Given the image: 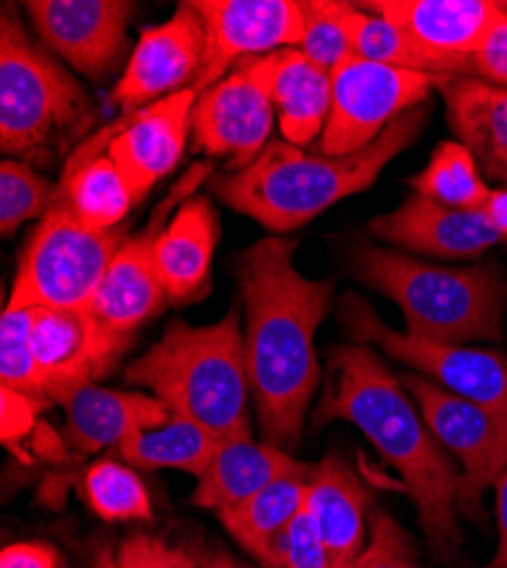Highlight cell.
<instances>
[{
  "instance_id": "cell-32",
  "label": "cell",
  "mask_w": 507,
  "mask_h": 568,
  "mask_svg": "<svg viewBox=\"0 0 507 568\" xmlns=\"http://www.w3.org/2000/svg\"><path fill=\"white\" fill-rule=\"evenodd\" d=\"M30 327L32 310L6 307L3 321H0V381H3V389L43 405L51 403V398L30 348Z\"/></svg>"
},
{
  "instance_id": "cell-33",
  "label": "cell",
  "mask_w": 507,
  "mask_h": 568,
  "mask_svg": "<svg viewBox=\"0 0 507 568\" xmlns=\"http://www.w3.org/2000/svg\"><path fill=\"white\" fill-rule=\"evenodd\" d=\"M58 184L19 160L0 164V230L12 234L30 219L43 216L55 201Z\"/></svg>"
},
{
  "instance_id": "cell-43",
  "label": "cell",
  "mask_w": 507,
  "mask_h": 568,
  "mask_svg": "<svg viewBox=\"0 0 507 568\" xmlns=\"http://www.w3.org/2000/svg\"><path fill=\"white\" fill-rule=\"evenodd\" d=\"M91 568H116V555L105 546L97 552V559H94V566Z\"/></svg>"
},
{
  "instance_id": "cell-2",
  "label": "cell",
  "mask_w": 507,
  "mask_h": 568,
  "mask_svg": "<svg viewBox=\"0 0 507 568\" xmlns=\"http://www.w3.org/2000/svg\"><path fill=\"white\" fill-rule=\"evenodd\" d=\"M348 420L374 444L405 483L433 555L453 564L463 546L457 524L459 470L437 442L409 392L374 346L331 348V383L314 409L312 425Z\"/></svg>"
},
{
  "instance_id": "cell-31",
  "label": "cell",
  "mask_w": 507,
  "mask_h": 568,
  "mask_svg": "<svg viewBox=\"0 0 507 568\" xmlns=\"http://www.w3.org/2000/svg\"><path fill=\"white\" fill-rule=\"evenodd\" d=\"M82 496L89 509L103 520H149L153 516L151 498L136 473L112 459L91 464L82 478Z\"/></svg>"
},
{
  "instance_id": "cell-26",
  "label": "cell",
  "mask_w": 507,
  "mask_h": 568,
  "mask_svg": "<svg viewBox=\"0 0 507 568\" xmlns=\"http://www.w3.org/2000/svg\"><path fill=\"white\" fill-rule=\"evenodd\" d=\"M216 246V219L205 199L180 205L155 242V262L171 303H190L203 294Z\"/></svg>"
},
{
  "instance_id": "cell-37",
  "label": "cell",
  "mask_w": 507,
  "mask_h": 568,
  "mask_svg": "<svg viewBox=\"0 0 507 568\" xmlns=\"http://www.w3.org/2000/svg\"><path fill=\"white\" fill-rule=\"evenodd\" d=\"M116 568H210V564L160 537L134 535L121 544Z\"/></svg>"
},
{
  "instance_id": "cell-38",
  "label": "cell",
  "mask_w": 507,
  "mask_h": 568,
  "mask_svg": "<svg viewBox=\"0 0 507 568\" xmlns=\"http://www.w3.org/2000/svg\"><path fill=\"white\" fill-rule=\"evenodd\" d=\"M471 78L507 89V14H503L478 53L471 58Z\"/></svg>"
},
{
  "instance_id": "cell-23",
  "label": "cell",
  "mask_w": 507,
  "mask_h": 568,
  "mask_svg": "<svg viewBox=\"0 0 507 568\" xmlns=\"http://www.w3.org/2000/svg\"><path fill=\"white\" fill-rule=\"evenodd\" d=\"M108 128L91 134L71 153L58 182L53 205H62L89 230L110 232L136 205L132 189L105 151Z\"/></svg>"
},
{
  "instance_id": "cell-30",
  "label": "cell",
  "mask_w": 507,
  "mask_h": 568,
  "mask_svg": "<svg viewBox=\"0 0 507 568\" xmlns=\"http://www.w3.org/2000/svg\"><path fill=\"white\" fill-rule=\"evenodd\" d=\"M409 186L414 194L453 210H483L491 194L463 141H442L422 173L409 178Z\"/></svg>"
},
{
  "instance_id": "cell-22",
  "label": "cell",
  "mask_w": 507,
  "mask_h": 568,
  "mask_svg": "<svg viewBox=\"0 0 507 568\" xmlns=\"http://www.w3.org/2000/svg\"><path fill=\"white\" fill-rule=\"evenodd\" d=\"M307 511L324 539L333 568H353L368 541L372 491L339 457L321 459L312 468Z\"/></svg>"
},
{
  "instance_id": "cell-5",
  "label": "cell",
  "mask_w": 507,
  "mask_h": 568,
  "mask_svg": "<svg viewBox=\"0 0 507 568\" xmlns=\"http://www.w3.org/2000/svg\"><path fill=\"white\" fill-rule=\"evenodd\" d=\"M351 271L400 307L414 337L453 346L500 339L507 277L496 266L453 268L357 244Z\"/></svg>"
},
{
  "instance_id": "cell-35",
  "label": "cell",
  "mask_w": 507,
  "mask_h": 568,
  "mask_svg": "<svg viewBox=\"0 0 507 568\" xmlns=\"http://www.w3.org/2000/svg\"><path fill=\"white\" fill-rule=\"evenodd\" d=\"M353 568H424V564L417 546L396 520L383 509H372L368 541Z\"/></svg>"
},
{
  "instance_id": "cell-39",
  "label": "cell",
  "mask_w": 507,
  "mask_h": 568,
  "mask_svg": "<svg viewBox=\"0 0 507 568\" xmlns=\"http://www.w3.org/2000/svg\"><path fill=\"white\" fill-rule=\"evenodd\" d=\"M0 568H62V561L58 550L49 544L21 541L3 548Z\"/></svg>"
},
{
  "instance_id": "cell-18",
  "label": "cell",
  "mask_w": 507,
  "mask_h": 568,
  "mask_svg": "<svg viewBox=\"0 0 507 568\" xmlns=\"http://www.w3.org/2000/svg\"><path fill=\"white\" fill-rule=\"evenodd\" d=\"M368 230L381 242L439 260L480 257L500 242L483 210H453L419 194L374 219Z\"/></svg>"
},
{
  "instance_id": "cell-12",
  "label": "cell",
  "mask_w": 507,
  "mask_h": 568,
  "mask_svg": "<svg viewBox=\"0 0 507 568\" xmlns=\"http://www.w3.org/2000/svg\"><path fill=\"white\" fill-rule=\"evenodd\" d=\"M205 64V28L192 3H180L162 26L142 30L140 43L114 87L125 114L153 105L178 91L194 89Z\"/></svg>"
},
{
  "instance_id": "cell-24",
  "label": "cell",
  "mask_w": 507,
  "mask_h": 568,
  "mask_svg": "<svg viewBox=\"0 0 507 568\" xmlns=\"http://www.w3.org/2000/svg\"><path fill=\"white\" fill-rule=\"evenodd\" d=\"M312 466L294 459L290 450L257 444L253 437L225 439L207 470L199 478L192 500L199 507L216 511L233 509L285 476H307Z\"/></svg>"
},
{
  "instance_id": "cell-34",
  "label": "cell",
  "mask_w": 507,
  "mask_h": 568,
  "mask_svg": "<svg viewBox=\"0 0 507 568\" xmlns=\"http://www.w3.org/2000/svg\"><path fill=\"white\" fill-rule=\"evenodd\" d=\"M351 3L335 0H305L303 3V39L298 51L321 71L333 73L351 55V39L344 23Z\"/></svg>"
},
{
  "instance_id": "cell-9",
  "label": "cell",
  "mask_w": 507,
  "mask_h": 568,
  "mask_svg": "<svg viewBox=\"0 0 507 568\" xmlns=\"http://www.w3.org/2000/svg\"><path fill=\"white\" fill-rule=\"evenodd\" d=\"M331 114L321 134V153L348 155L366 149L405 112L422 108L437 75L394 69L351 55L333 73Z\"/></svg>"
},
{
  "instance_id": "cell-16",
  "label": "cell",
  "mask_w": 507,
  "mask_h": 568,
  "mask_svg": "<svg viewBox=\"0 0 507 568\" xmlns=\"http://www.w3.org/2000/svg\"><path fill=\"white\" fill-rule=\"evenodd\" d=\"M196 99L194 89H184L108 125L105 151L132 189L136 203L178 166L192 130Z\"/></svg>"
},
{
  "instance_id": "cell-15",
  "label": "cell",
  "mask_w": 507,
  "mask_h": 568,
  "mask_svg": "<svg viewBox=\"0 0 507 568\" xmlns=\"http://www.w3.org/2000/svg\"><path fill=\"white\" fill-rule=\"evenodd\" d=\"M273 116L268 97L244 60L196 99L192 114L196 146L212 158H225L227 171H242L268 146Z\"/></svg>"
},
{
  "instance_id": "cell-25",
  "label": "cell",
  "mask_w": 507,
  "mask_h": 568,
  "mask_svg": "<svg viewBox=\"0 0 507 568\" xmlns=\"http://www.w3.org/2000/svg\"><path fill=\"white\" fill-rule=\"evenodd\" d=\"M446 121L457 141L474 153L480 171L507 182V89L476 78H437Z\"/></svg>"
},
{
  "instance_id": "cell-7",
  "label": "cell",
  "mask_w": 507,
  "mask_h": 568,
  "mask_svg": "<svg viewBox=\"0 0 507 568\" xmlns=\"http://www.w3.org/2000/svg\"><path fill=\"white\" fill-rule=\"evenodd\" d=\"M123 244L125 232L121 227L110 232L89 230L67 207L51 205L30 234L8 307L89 310Z\"/></svg>"
},
{
  "instance_id": "cell-14",
  "label": "cell",
  "mask_w": 507,
  "mask_h": 568,
  "mask_svg": "<svg viewBox=\"0 0 507 568\" xmlns=\"http://www.w3.org/2000/svg\"><path fill=\"white\" fill-rule=\"evenodd\" d=\"M30 21L43 43L87 78L110 75L125 51L134 3L123 0H32Z\"/></svg>"
},
{
  "instance_id": "cell-13",
  "label": "cell",
  "mask_w": 507,
  "mask_h": 568,
  "mask_svg": "<svg viewBox=\"0 0 507 568\" xmlns=\"http://www.w3.org/2000/svg\"><path fill=\"white\" fill-rule=\"evenodd\" d=\"M128 344L108 333L89 310H32L30 348L51 403L64 392L101 381Z\"/></svg>"
},
{
  "instance_id": "cell-36",
  "label": "cell",
  "mask_w": 507,
  "mask_h": 568,
  "mask_svg": "<svg viewBox=\"0 0 507 568\" xmlns=\"http://www.w3.org/2000/svg\"><path fill=\"white\" fill-rule=\"evenodd\" d=\"M271 568H333L328 548L321 539L307 507L292 520L275 548Z\"/></svg>"
},
{
  "instance_id": "cell-1",
  "label": "cell",
  "mask_w": 507,
  "mask_h": 568,
  "mask_svg": "<svg viewBox=\"0 0 507 568\" xmlns=\"http://www.w3.org/2000/svg\"><path fill=\"white\" fill-rule=\"evenodd\" d=\"M294 251V240L266 236L237 257L251 398L264 442L283 450H294L303 437L321 383L314 335L335 292L328 280L301 275Z\"/></svg>"
},
{
  "instance_id": "cell-21",
  "label": "cell",
  "mask_w": 507,
  "mask_h": 568,
  "mask_svg": "<svg viewBox=\"0 0 507 568\" xmlns=\"http://www.w3.org/2000/svg\"><path fill=\"white\" fill-rule=\"evenodd\" d=\"M246 62L281 119L285 141L301 149L324 134L333 99L331 73L314 67L298 49H281Z\"/></svg>"
},
{
  "instance_id": "cell-11",
  "label": "cell",
  "mask_w": 507,
  "mask_h": 568,
  "mask_svg": "<svg viewBox=\"0 0 507 568\" xmlns=\"http://www.w3.org/2000/svg\"><path fill=\"white\" fill-rule=\"evenodd\" d=\"M205 28V64L196 97L225 78V71L260 53L292 49L303 39L298 0H194Z\"/></svg>"
},
{
  "instance_id": "cell-27",
  "label": "cell",
  "mask_w": 507,
  "mask_h": 568,
  "mask_svg": "<svg viewBox=\"0 0 507 568\" xmlns=\"http://www.w3.org/2000/svg\"><path fill=\"white\" fill-rule=\"evenodd\" d=\"M310 476L312 473L278 478L242 505L219 514L225 530L266 568L273 566L275 548H278L283 532L305 507Z\"/></svg>"
},
{
  "instance_id": "cell-19",
  "label": "cell",
  "mask_w": 507,
  "mask_h": 568,
  "mask_svg": "<svg viewBox=\"0 0 507 568\" xmlns=\"http://www.w3.org/2000/svg\"><path fill=\"white\" fill-rule=\"evenodd\" d=\"M160 232L162 227L153 221L146 232L125 240L89 305L91 316L108 333L128 342H132L134 329L162 312L169 301L155 262V242Z\"/></svg>"
},
{
  "instance_id": "cell-42",
  "label": "cell",
  "mask_w": 507,
  "mask_h": 568,
  "mask_svg": "<svg viewBox=\"0 0 507 568\" xmlns=\"http://www.w3.org/2000/svg\"><path fill=\"white\" fill-rule=\"evenodd\" d=\"M483 212L491 221L494 230L500 234V240H507V189H491Z\"/></svg>"
},
{
  "instance_id": "cell-44",
  "label": "cell",
  "mask_w": 507,
  "mask_h": 568,
  "mask_svg": "<svg viewBox=\"0 0 507 568\" xmlns=\"http://www.w3.org/2000/svg\"><path fill=\"white\" fill-rule=\"evenodd\" d=\"M210 568H246V566L237 564L235 559H230L227 555H216V557L210 561Z\"/></svg>"
},
{
  "instance_id": "cell-17",
  "label": "cell",
  "mask_w": 507,
  "mask_h": 568,
  "mask_svg": "<svg viewBox=\"0 0 507 568\" xmlns=\"http://www.w3.org/2000/svg\"><path fill=\"white\" fill-rule=\"evenodd\" d=\"M357 8L385 17L442 60L467 71L489 32L503 19L494 0H374Z\"/></svg>"
},
{
  "instance_id": "cell-10",
  "label": "cell",
  "mask_w": 507,
  "mask_h": 568,
  "mask_svg": "<svg viewBox=\"0 0 507 568\" xmlns=\"http://www.w3.org/2000/svg\"><path fill=\"white\" fill-rule=\"evenodd\" d=\"M403 385L444 450L463 464L457 511L483 520V494L507 468V418L437 387L419 373H405Z\"/></svg>"
},
{
  "instance_id": "cell-29",
  "label": "cell",
  "mask_w": 507,
  "mask_h": 568,
  "mask_svg": "<svg viewBox=\"0 0 507 568\" xmlns=\"http://www.w3.org/2000/svg\"><path fill=\"white\" fill-rule=\"evenodd\" d=\"M344 23L348 30L353 55L362 60L387 64L394 69L428 73L437 78H444V75L467 78V71L463 67L428 53L424 45L414 41L405 30H400L396 23L387 21L381 14L366 12L351 3L346 10Z\"/></svg>"
},
{
  "instance_id": "cell-20",
  "label": "cell",
  "mask_w": 507,
  "mask_h": 568,
  "mask_svg": "<svg viewBox=\"0 0 507 568\" xmlns=\"http://www.w3.org/2000/svg\"><path fill=\"white\" fill-rule=\"evenodd\" d=\"M55 403L64 409V446L78 455L121 446L134 433L155 428L171 418V409L155 396L103 389L99 385L64 392Z\"/></svg>"
},
{
  "instance_id": "cell-6",
  "label": "cell",
  "mask_w": 507,
  "mask_h": 568,
  "mask_svg": "<svg viewBox=\"0 0 507 568\" xmlns=\"http://www.w3.org/2000/svg\"><path fill=\"white\" fill-rule=\"evenodd\" d=\"M91 119L94 105L82 84L6 8L0 19V149L8 160L49 166Z\"/></svg>"
},
{
  "instance_id": "cell-41",
  "label": "cell",
  "mask_w": 507,
  "mask_h": 568,
  "mask_svg": "<svg viewBox=\"0 0 507 568\" xmlns=\"http://www.w3.org/2000/svg\"><path fill=\"white\" fill-rule=\"evenodd\" d=\"M496 524H498V546L487 564V568H507V468L500 473L496 485Z\"/></svg>"
},
{
  "instance_id": "cell-4",
  "label": "cell",
  "mask_w": 507,
  "mask_h": 568,
  "mask_svg": "<svg viewBox=\"0 0 507 568\" xmlns=\"http://www.w3.org/2000/svg\"><path fill=\"white\" fill-rule=\"evenodd\" d=\"M125 383L151 389L173 414L219 439L251 437V385L240 307L212 325L173 318L158 344L128 364Z\"/></svg>"
},
{
  "instance_id": "cell-3",
  "label": "cell",
  "mask_w": 507,
  "mask_h": 568,
  "mask_svg": "<svg viewBox=\"0 0 507 568\" xmlns=\"http://www.w3.org/2000/svg\"><path fill=\"white\" fill-rule=\"evenodd\" d=\"M428 110L400 114L376 141L348 155H314L290 141L271 139L260 158L242 171L212 180L214 194L268 232H292L346 196L372 186L426 128Z\"/></svg>"
},
{
  "instance_id": "cell-8",
  "label": "cell",
  "mask_w": 507,
  "mask_h": 568,
  "mask_svg": "<svg viewBox=\"0 0 507 568\" xmlns=\"http://www.w3.org/2000/svg\"><path fill=\"white\" fill-rule=\"evenodd\" d=\"M339 325L351 344L378 346L389 357L419 371L437 387L478 403L507 418V357L496 351L453 346L398 333L364 298L339 301Z\"/></svg>"
},
{
  "instance_id": "cell-45",
  "label": "cell",
  "mask_w": 507,
  "mask_h": 568,
  "mask_svg": "<svg viewBox=\"0 0 507 568\" xmlns=\"http://www.w3.org/2000/svg\"><path fill=\"white\" fill-rule=\"evenodd\" d=\"M498 6V10L503 12V14H507V0H500V3H496Z\"/></svg>"
},
{
  "instance_id": "cell-28",
  "label": "cell",
  "mask_w": 507,
  "mask_h": 568,
  "mask_svg": "<svg viewBox=\"0 0 507 568\" xmlns=\"http://www.w3.org/2000/svg\"><path fill=\"white\" fill-rule=\"evenodd\" d=\"M221 444L223 439L205 430L203 425L171 412L166 423L134 433L116 448L125 462L140 468H178L201 478Z\"/></svg>"
},
{
  "instance_id": "cell-40",
  "label": "cell",
  "mask_w": 507,
  "mask_h": 568,
  "mask_svg": "<svg viewBox=\"0 0 507 568\" xmlns=\"http://www.w3.org/2000/svg\"><path fill=\"white\" fill-rule=\"evenodd\" d=\"M39 405L17 392L3 389V442H19L23 435L32 430L34 409Z\"/></svg>"
}]
</instances>
